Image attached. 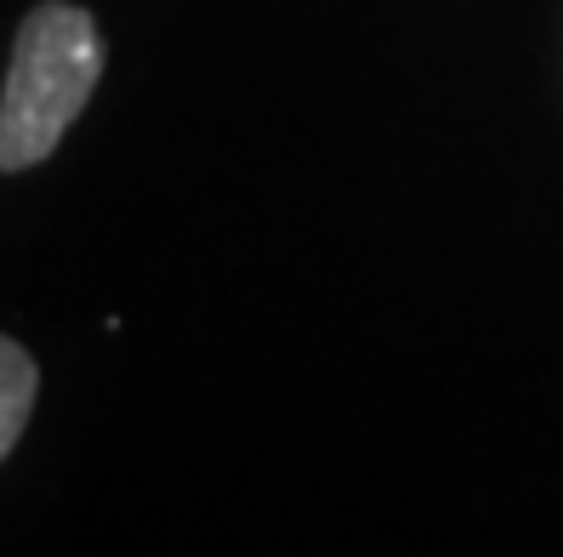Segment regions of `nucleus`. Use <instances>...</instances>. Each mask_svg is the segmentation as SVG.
I'll return each mask as SVG.
<instances>
[{
	"mask_svg": "<svg viewBox=\"0 0 563 557\" xmlns=\"http://www.w3.org/2000/svg\"><path fill=\"white\" fill-rule=\"evenodd\" d=\"M97 80H103L97 18L69 0H41L18 23L7 86H0V171H35L69 137Z\"/></svg>",
	"mask_w": 563,
	"mask_h": 557,
	"instance_id": "f257e3e1",
	"label": "nucleus"
},
{
	"mask_svg": "<svg viewBox=\"0 0 563 557\" xmlns=\"http://www.w3.org/2000/svg\"><path fill=\"white\" fill-rule=\"evenodd\" d=\"M35 399H41V370L12 336H0V461L18 449L29 415H35Z\"/></svg>",
	"mask_w": 563,
	"mask_h": 557,
	"instance_id": "f03ea898",
	"label": "nucleus"
}]
</instances>
